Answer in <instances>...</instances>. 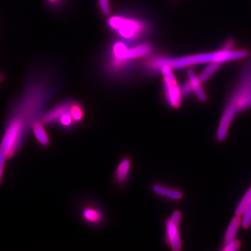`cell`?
Returning a JSON list of instances; mask_svg holds the SVG:
<instances>
[{
	"label": "cell",
	"instance_id": "obj_18",
	"mask_svg": "<svg viewBox=\"0 0 251 251\" xmlns=\"http://www.w3.org/2000/svg\"><path fill=\"white\" fill-rule=\"evenodd\" d=\"M251 224V197L248 204L247 209L243 214L242 224L244 228H248Z\"/></svg>",
	"mask_w": 251,
	"mask_h": 251
},
{
	"label": "cell",
	"instance_id": "obj_21",
	"mask_svg": "<svg viewBox=\"0 0 251 251\" xmlns=\"http://www.w3.org/2000/svg\"><path fill=\"white\" fill-rule=\"evenodd\" d=\"M2 80H3V77L1 76V75H0V82H1V81H2Z\"/></svg>",
	"mask_w": 251,
	"mask_h": 251
},
{
	"label": "cell",
	"instance_id": "obj_4",
	"mask_svg": "<svg viewBox=\"0 0 251 251\" xmlns=\"http://www.w3.org/2000/svg\"><path fill=\"white\" fill-rule=\"evenodd\" d=\"M251 107V71L244 72L237 88L225 108L217 131V139L224 141L232 120L239 112Z\"/></svg>",
	"mask_w": 251,
	"mask_h": 251
},
{
	"label": "cell",
	"instance_id": "obj_10",
	"mask_svg": "<svg viewBox=\"0 0 251 251\" xmlns=\"http://www.w3.org/2000/svg\"><path fill=\"white\" fill-rule=\"evenodd\" d=\"M31 132L39 145L42 148L49 146L51 143L50 138L46 130V126L41 122L40 119L34 122L31 127Z\"/></svg>",
	"mask_w": 251,
	"mask_h": 251
},
{
	"label": "cell",
	"instance_id": "obj_1",
	"mask_svg": "<svg viewBox=\"0 0 251 251\" xmlns=\"http://www.w3.org/2000/svg\"><path fill=\"white\" fill-rule=\"evenodd\" d=\"M58 90V82L52 72H33L22 92L10 105L0 138V185L6 163L22 150L32 125L42 116L46 105Z\"/></svg>",
	"mask_w": 251,
	"mask_h": 251
},
{
	"label": "cell",
	"instance_id": "obj_2",
	"mask_svg": "<svg viewBox=\"0 0 251 251\" xmlns=\"http://www.w3.org/2000/svg\"><path fill=\"white\" fill-rule=\"evenodd\" d=\"M249 55V52L244 50H232L226 48L216 52H207L184 56L180 57H149L144 61L142 67L146 74H153L160 73L162 68L168 67L172 69H179L182 68L198 65V64H209L219 62L224 64L229 61L237 60L245 58Z\"/></svg>",
	"mask_w": 251,
	"mask_h": 251
},
{
	"label": "cell",
	"instance_id": "obj_9",
	"mask_svg": "<svg viewBox=\"0 0 251 251\" xmlns=\"http://www.w3.org/2000/svg\"><path fill=\"white\" fill-rule=\"evenodd\" d=\"M132 159L130 156L124 157L119 162L115 173L114 180L115 184L120 186H125L130 179V171H131Z\"/></svg>",
	"mask_w": 251,
	"mask_h": 251
},
{
	"label": "cell",
	"instance_id": "obj_7",
	"mask_svg": "<svg viewBox=\"0 0 251 251\" xmlns=\"http://www.w3.org/2000/svg\"><path fill=\"white\" fill-rule=\"evenodd\" d=\"M72 100V99L63 100L62 101L58 102L50 110H46L41 117V122L46 127L56 126L60 117L70 108Z\"/></svg>",
	"mask_w": 251,
	"mask_h": 251
},
{
	"label": "cell",
	"instance_id": "obj_16",
	"mask_svg": "<svg viewBox=\"0 0 251 251\" xmlns=\"http://www.w3.org/2000/svg\"><path fill=\"white\" fill-rule=\"evenodd\" d=\"M251 197V188L247 193H246L245 196L242 198L241 202H239V205H238L237 209H236V216H243L244 211L247 209L248 204H249V201H250Z\"/></svg>",
	"mask_w": 251,
	"mask_h": 251
},
{
	"label": "cell",
	"instance_id": "obj_8",
	"mask_svg": "<svg viewBox=\"0 0 251 251\" xmlns=\"http://www.w3.org/2000/svg\"><path fill=\"white\" fill-rule=\"evenodd\" d=\"M179 225L171 218L167 219L165 223L167 244L171 248L172 250L175 251H179L181 249V239L178 229Z\"/></svg>",
	"mask_w": 251,
	"mask_h": 251
},
{
	"label": "cell",
	"instance_id": "obj_5",
	"mask_svg": "<svg viewBox=\"0 0 251 251\" xmlns=\"http://www.w3.org/2000/svg\"><path fill=\"white\" fill-rule=\"evenodd\" d=\"M160 73H161L163 76V92L167 103L172 108H179L181 105L182 95L181 88L173 74V69L170 67H165L161 69Z\"/></svg>",
	"mask_w": 251,
	"mask_h": 251
},
{
	"label": "cell",
	"instance_id": "obj_3",
	"mask_svg": "<svg viewBox=\"0 0 251 251\" xmlns=\"http://www.w3.org/2000/svg\"><path fill=\"white\" fill-rule=\"evenodd\" d=\"M106 27L118 40L128 44L143 42L152 31L148 18L138 12L122 11L109 17Z\"/></svg>",
	"mask_w": 251,
	"mask_h": 251
},
{
	"label": "cell",
	"instance_id": "obj_14",
	"mask_svg": "<svg viewBox=\"0 0 251 251\" xmlns=\"http://www.w3.org/2000/svg\"><path fill=\"white\" fill-rule=\"evenodd\" d=\"M70 112L74 121L77 125L82 123L85 118V108L78 100H73L71 104Z\"/></svg>",
	"mask_w": 251,
	"mask_h": 251
},
{
	"label": "cell",
	"instance_id": "obj_6",
	"mask_svg": "<svg viewBox=\"0 0 251 251\" xmlns=\"http://www.w3.org/2000/svg\"><path fill=\"white\" fill-rule=\"evenodd\" d=\"M80 216L85 224L98 227L105 223L106 214L103 207L94 201H87L80 208Z\"/></svg>",
	"mask_w": 251,
	"mask_h": 251
},
{
	"label": "cell",
	"instance_id": "obj_15",
	"mask_svg": "<svg viewBox=\"0 0 251 251\" xmlns=\"http://www.w3.org/2000/svg\"><path fill=\"white\" fill-rule=\"evenodd\" d=\"M221 65H222L221 63H209L207 67L204 68L202 72H201V74L198 75V77H199L202 83L209 80V79L217 72L218 69H219Z\"/></svg>",
	"mask_w": 251,
	"mask_h": 251
},
{
	"label": "cell",
	"instance_id": "obj_12",
	"mask_svg": "<svg viewBox=\"0 0 251 251\" xmlns=\"http://www.w3.org/2000/svg\"><path fill=\"white\" fill-rule=\"evenodd\" d=\"M188 82L193 89V92L197 96L198 99L201 101H205L206 96L204 93L202 87V82L199 77L196 75L193 70H189L188 72Z\"/></svg>",
	"mask_w": 251,
	"mask_h": 251
},
{
	"label": "cell",
	"instance_id": "obj_17",
	"mask_svg": "<svg viewBox=\"0 0 251 251\" xmlns=\"http://www.w3.org/2000/svg\"><path fill=\"white\" fill-rule=\"evenodd\" d=\"M100 13L105 17H108L111 14L110 0H97Z\"/></svg>",
	"mask_w": 251,
	"mask_h": 251
},
{
	"label": "cell",
	"instance_id": "obj_13",
	"mask_svg": "<svg viewBox=\"0 0 251 251\" xmlns=\"http://www.w3.org/2000/svg\"><path fill=\"white\" fill-rule=\"evenodd\" d=\"M242 224V219L240 216H236L231 221L229 224L228 229L226 232V237L224 239V246L227 245L229 243L232 242V241L235 240L236 234H237L238 229H239L240 224Z\"/></svg>",
	"mask_w": 251,
	"mask_h": 251
},
{
	"label": "cell",
	"instance_id": "obj_19",
	"mask_svg": "<svg viewBox=\"0 0 251 251\" xmlns=\"http://www.w3.org/2000/svg\"><path fill=\"white\" fill-rule=\"evenodd\" d=\"M46 1L52 9L61 10L65 6L67 0H46Z\"/></svg>",
	"mask_w": 251,
	"mask_h": 251
},
{
	"label": "cell",
	"instance_id": "obj_20",
	"mask_svg": "<svg viewBox=\"0 0 251 251\" xmlns=\"http://www.w3.org/2000/svg\"><path fill=\"white\" fill-rule=\"evenodd\" d=\"M240 247V242L237 240L232 241L229 243L227 245L225 246L224 251H237Z\"/></svg>",
	"mask_w": 251,
	"mask_h": 251
},
{
	"label": "cell",
	"instance_id": "obj_11",
	"mask_svg": "<svg viewBox=\"0 0 251 251\" xmlns=\"http://www.w3.org/2000/svg\"><path fill=\"white\" fill-rule=\"evenodd\" d=\"M152 191L156 195L161 197L168 198L170 200H174V201H179L182 198V193L177 190L173 189V188L166 187L160 184H154L151 187Z\"/></svg>",
	"mask_w": 251,
	"mask_h": 251
}]
</instances>
